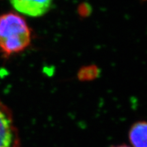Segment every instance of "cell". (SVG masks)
Instances as JSON below:
<instances>
[{
    "label": "cell",
    "mask_w": 147,
    "mask_h": 147,
    "mask_svg": "<svg viewBox=\"0 0 147 147\" xmlns=\"http://www.w3.org/2000/svg\"><path fill=\"white\" fill-rule=\"evenodd\" d=\"M32 39V31L23 17L15 12L0 16V51L5 57L23 52Z\"/></svg>",
    "instance_id": "6da1fadb"
},
{
    "label": "cell",
    "mask_w": 147,
    "mask_h": 147,
    "mask_svg": "<svg viewBox=\"0 0 147 147\" xmlns=\"http://www.w3.org/2000/svg\"><path fill=\"white\" fill-rule=\"evenodd\" d=\"M0 147H21L11 110L0 100Z\"/></svg>",
    "instance_id": "7a4b0ae2"
},
{
    "label": "cell",
    "mask_w": 147,
    "mask_h": 147,
    "mask_svg": "<svg viewBox=\"0 0 147 147\" xmlns=\"http://www.w3.org/2000/svg\"><path fill=\"white\" fill-rule=\"evenodd\" d=\"M53 0H10L16 10L24 15L39 17L49 12Z\"/></svg>",
    "instance_id": "3957f363"
},
{
    "label": "cell",
    "mask_w": 147,
    "mask_h": 147,
    "mask_svg": "<svg viewBox=\"0 0 147 147\" xmlns=\"http://www.w3.org/2000/svg\"><path fill=\"white\" fill-rule=\"evenodd\" d=\"M129 139L133 147H147V122L134 123L129 131Z\"/></svg>",
    "instance_id": "277c9868"
},
{
    "label": "cell",
    "mask_w": 147,
    "mask_h": 147,
    "mask_svg": "<svg viewBox=\"0 0 147 147\" xmlns=\"http://www.w3.org/2000/svg\"><path fill=\"white\" fill-rule=\"evenodd\" d=\"M111 147H130V146H129L126 144H120V145H115V146H113Z\"/></svg>",
    "instance_id": "5b68a950"
}]
</instances>
